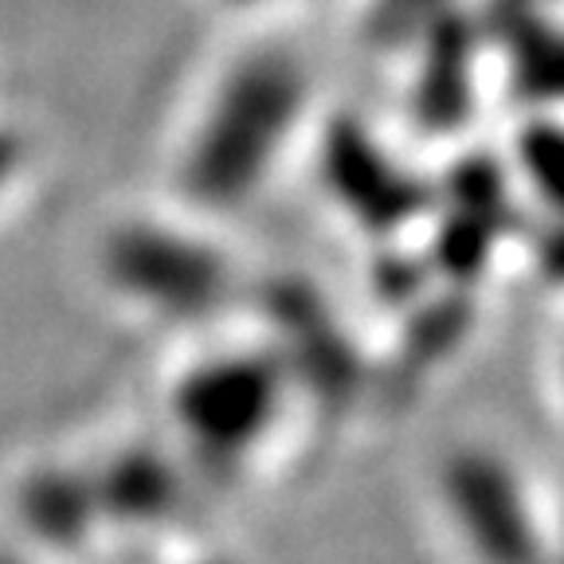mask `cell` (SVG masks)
Returning <instances> with one entry per match:
<instances>
[{
	"label": "cell",
	"instance_id": "cell-1",
	"mask_svg": "<svg viewBox=\"0 0 564 564\" xmlns=\"http://www.w3.org/2000/svg\"><path fill=\"white\" fill-rule=\"evenodd\" d=\"M314 115L310 67L282 44H259L216 70L181 145V185L200 216L256 200L286 165Z\"/></svg>",
	"mask_w": 564,
	"mask_h": 564
},
{
	"label": "cell",
	"instance_id": "cell-2",
	"mask_svg": "<svg viewBox=\"0 0 564 564\" xmlns=\"http://www.w3.org/2000/svg\"><path fill=\"white\" fill-rule=\"evenodd\" d=\"M440 506L475 564H553V529L533 506L518 463L486 443H463L435 470Z\"/></svg>",
	"mask_w": 564,
	"mask_h": 564
},
{
	"label": "cell",
	"instance_id": "cell-3",
	"mask_svg": "<svg viewBox=\"0 0 564 564\" xmlns=\"http://www.w3.org/2000/svg\"><path fill=\"white\" fill-rule=\"evenodd\" d=\"M291 384V372L271 357H216L181 380L173 412L200 455L212 463H239L267 440Z\"/></svg>",
	"mask_w": 564,
	"mask_h": 564
},
{
	"label": "cell",
	"instance_id": "cell-4",
	"mask_svg": "<svg viewBox=\"0 0 564 564\" xmlns=\"http://www.w3.org/2000/svg\"><path fill=\"white\" fill-rule=\"evenodd\" d=\"M95 490V506L115 518L130 521H150L165 518L169 506H173V475H169L165 463L145 455L122 458L118 467H110V475L102 478Z\"/></svg>",
	"mask_w": 564,
	"mask_h": 564
},
{
	"label": "cell",
	"instance_id": "cell-5",
	"mask_svg": "<svg viewBox=\"0 0 564 564\" xmlns=\"http://www.w3.org/2000/svg\"><path fill=\"white\" fill-rule=\"evenodd\" d=\"M24 513H28V525L44 541H52V545H75L87 533L98 506H95V490L83 486L79 478L47 475L28 486Z\"/></svg>",
	"mask_w": 564,
	"mask_h": 564
},
{
	"label": "cell",
	"instance_id": "cell-6",
	"mask_svg": "<svg viewBox=\"0 0 564 564\" xmlns=\"http://www.w3.org/2000/svg\"><path fill=\"white\" fill-rule=\"evenodd\" d=\"M525 44L518 52V63H510L518 70V90H529L525 102L538 98V110L529 115H561L564 106V32L541 20V24H529Z\"/></svg>",
	"mask_w": 564,
	"mask_h": 564
},
{
	"label": "cell",
	"instance_id": "cell-7",
	"mask_svg": "<svg viewBox=\"0 0 564 564\" xmlns=\"http://www.w3.org/2000/svg\"><path fill=\"white\" fill-rule=\"evenodd\" d=\"M533 259L545 271L549 286L564 291V216H545V231H541V243L533 247Z\"/></svg>",
	"mask_w": 564,
	"mask_h": 564
},
{
	"label": "cell",
	"instance_id": "cell-8",
	"mask_svg": "<svg viewBox=\"0 0 564 564\" xmlns=\"http://www.w3.org/2000/svg\"><path fill=\"white\" fill-rule=\"evenodd\" d=\"M380 4H388V9L392 12H408V9H420L423 17H427V12H435V9H447L451 0H380Z\"/></svg>",
	"mask_w": 564,
	"mask_h": 564
},
{
	"label": "cell",
	"instance_id": "cell-9",
	"mask_svg": "<svg viewBox=\"0 0 564 564\" xmlns=\"http://www.w3.org/2000/svg\"><path fill=\"white\" fill-rule=\"evenodd\" d=\"M553 564H564V513H561V529L553 533Z\"/></svg>",
	"mask_w": 564,
	"mask_h": 564
},
{
	"label": "cell",
	"instance_id": "cell-10",
	"mask_svg": "<svg viewBox=\"0 0 564 564\" xmlns=\"http://www.w3.org/2000/svg\"><path fill=\"white\" fill-rule=\"evenodd\" d=\"M231 4H243V9H256V4H279V0H231ZM286 4V0H282Z\"/></svg>",
	"mask_w": 564,
	"mask_h": 564
},
{
	"label": "cell",
	"instance_id": "cell-11",
	"mask_svg": "<svg viewBox=\"0 0 564 564\" xmlns=\"http://www.w3.org/2000/svg\"><path fill=\"white\" fill-rule=\"evenodd\" d=\"M561 400H564V349H561Z\"/></svg>",
	"mask_w": 564,
	"mask_h": 564
},
{
	"label": "cell",
	"instance_id": "cell-12",
	"mask_svg": "<svg viewBox=\"0 0 564 564\" xmlns=\"http://www.w3.org/2000/svg\"><path fill=\"white\" fill-rule=\"evenodd\" d=\"M0 564H17V561H12V556H0Z\"/></svg>",
	"mask_w": 564,
	"mask_h": 564
}]
</instances>
